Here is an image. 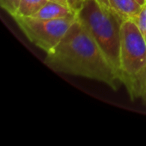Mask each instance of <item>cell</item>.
I'll return each instance as SVG.
<instances>
[{
    "label": "cell",
    "instance_id": "6da1fadb",
    "mask_svg": "<svg viewBox=\"0 0 146 146\" xmlns=\"http://www.w3.org/2000/svg\"><path fill=\"white\" fill-rule=\"evenodd\" d=\"M45 63L55 71L97 80L114 90L122 85L106 55L77 18L59 44L46 53Z\"/></svg>",
    "mask_w": 146,
    "mask_h": 146
},
{
    "label": "cell",
    "instance_id": "ba28073f",
    "mask_svg": "<svg viewBox=\"0 0 146 146\" xmlns=\"http://www.w3.org/2000/svg\"><path fill=\"white\" fill-rule=\"evenodd\" d=\"M133 20L135 21L140 33H141L142 36L144 37V39L146 41V2L141 6L139 12L137 13V15H136Z\"/></svg>",
    "mask_w": 146,
    "mask_h": 146
},
{
    "label": "cell",
    "instance_id": "8992f818",
    "mask_svg": "<svg viewBox=\"0 0 146 146\" xmlns=\"http://www.w3.org/2000/svg\"><path fill=\"white\" fill-rule=\"evenodd\" d=\"M108 2L124 21L134 19L141 8L136 0H108Z\"/></svg>",
    "mask_w": 146,
    "mask_h": 146
},
{
    "label": "cell",
    "instance_id": "3957f363",
    "mask_svg": "<svg viewBox=\"0 0 146 146\" xmlns=\"http://www.w3.org/2000/svg\"><path fill=\"white\" fill-rule=\"evenodd\" d=\"M118 73L130 99L141 98L146 85V41L133 19L122 23Z\"/></svg>",
    "mask_w": 146,
    "mask_h": 146
},
{
    "label": "cell",
    "instance_id": "4fadbf2b",
    "mask_svg": "<svg viewBox=\"0 0 146 146\" xmlns=\"http://www.w3.org/2000/svg\"><path fill=\"white\" fill-rule=\"evenodd\" d=\"M136 1H137V2L139 3L140 5H141V6H142V5L144 4V3L146 2V0H136Z\"/></svg>",
    "mask_w": 146,
    "mask_h": 146
},
{
    "label": "cell",
    "instance_id": "5b68a950",
    "mask_svg": "<svg viewBox=\"0 0 146 146\" xmlns=\"http://www.w3.org/2000/svg\"><path fill=\"white\" fill-rule=\"evenodd\" d=\"M76 16L77 12H75L70 6L54 0H48L44 6L32 17L43 19H63L74 18Z\"/></svg>",
    "mask_w": 146,
    "mask_h": 146
},
{
    "label": "cell",
    "instance_id": "7c38bea8",
    "mask_svg": "<svg viewBox=\"0 0 146 146\" xmlns=\"http://www.w3.org/2000/svg\"><path fill=\"white\" fill-rule=\"evenodd\" d=\"M54 1H57V2H60V3H63V4L68 5V2H67V0H54ZM68 6H69V5H68Z\"/></svg>",
    "mask_w": 146,
    "mask_h": 146
},
{
    "label": "cell",
    "instance_id": "30bf717a",
    "mask_svg": "<svg viewBox=\"0 0 146 146\" xmlns=\"http://www.w3.org/2000/svg\"><path fill=\"white\" fill-rule=\"evenodd\" d=\"M68 2V5L75 11V12H78L80 8H81L82 4H83L84 0H67Z\"/></svg>",
    "mask_w": 146,
    "mask_h": 146
},
{
    "label": "cell",
    "instance_id": "7a4b0ae2",
    "mask_svg": "<svg viewBox=\"0 0 146 146\" xmlns=\"http://www.w3.org/2000/svg\"><path fill=\"white\" fill-rule=\"evenodd\" d=\"M76 18L99 45L118 73L123 19L112 8L108 0H84Z\"/></svg>",
    "mask_w": 146,
    "mask_h": 146
},
{
    "label": "cell",
    "instance_id": "9c48e42d",
    "mask_svg": "<svg viewBox=\"0 0 146 146\" xmlns=\"http://www.w3.org/2000/svg\"><path fill=\"white\" fill-rule=\"evenodd\" d=\"M20 0H0V5L7 13L13 16L16 13Z\"/></svg>",
    "mask_w": 146,
    "mask_h": 146
},
{
    "label": "cell",
    "instance_id": "277c9868",
    "mask_svg": "<svg viewBox=\"0 0 146 146\" xmlns=\"http://www.w3.org/2000/svg\"><path fill=\"white\" fill-rule=\"evenodd\" d=\"M25 36L45 53L52 51L59 44L76 20L74 18L43 19L37 17H13Z\"/></svg>",
    "mask_w": 146,
    "mask_h": 146
},
{
    "label": "cell",
    "instance_id": "8fae6325",
    "mask_svg": "<svg viewBox=\"0 0 146 146\" xmlns=\"http://www.w3.org/2000/svg\"><path fill=\"white\" fill-rule=\"evenodd\" d=\"M141 98L146 105V85H145V87H144V90H143V93H142V95H141Z\"/></svg>",
    "mask_w": 146,
    "mask_h": 146
},
{
    "label": "cell",
    "instance_id": "52a82bcc",
    "mask_svg": "<svg viewBox=\"0 0 146 146\" xmlns=\"http://www.w3.org/2000/svg\"><path fill=\"white\" fill-rule=\"evenodd\" d=\"M48 0H20L16 13L12 17H32Z\"/></svg>",
    "mask_w": 146,
    "mask_h": 146
}]
</instances>
